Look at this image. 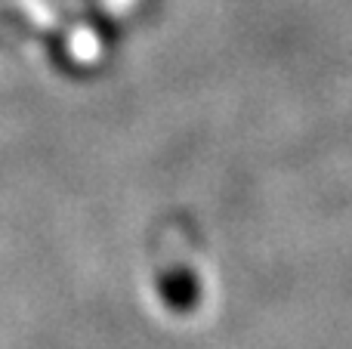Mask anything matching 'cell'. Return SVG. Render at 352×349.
I'll return each mask as SVG.
<instances>
[{"mask_svg":"<svg viewBox=\"0 0 352 349\" xmlns=\"http://www.w3.org/2000/svg\"><path fill=\"white\" fill-rule=\"evenodd\" d=\"M158 294L173 313H192L201 300V282L188 266H170L158 275Z\"/></svg>","mask_w":352,"mask_h":349,"instance_id":"1","label":"cell"}]
</instances>
